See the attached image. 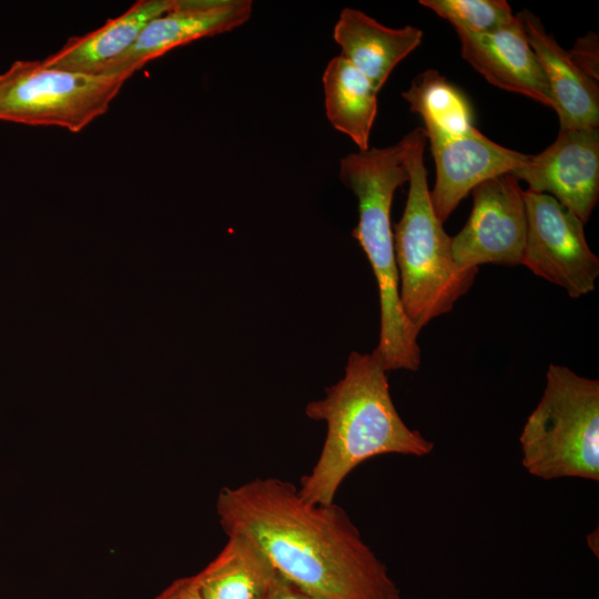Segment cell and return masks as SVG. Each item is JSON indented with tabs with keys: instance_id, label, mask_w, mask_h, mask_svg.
<instances>
[{
	"instance_id": "9c48e42d",
	"label": "cell",
	"mask_w": 599,
	"mask_h": 599,
	"mask_svg": "<svg viewBox=\"0 0 599 599\" xmlns=\"http://www.w3.org/2000/svg\"><path fill=\"white\" fill-rule=\"evenodd\" d=\"M528 191L552 196L588 221L599 196L598 128L560 129L545 151L528 155L511 173Z\"/></svg>"
},
{
	"instance_id": "9a60e30c",
	"label": "cell",
	"mask_w": 599,
	"mask_h": 599,
	"mask_svg": "<svg viewBox=\"0 0 599 599\" xmlns=\"http://www.w3.org/2000/svg\"><path fill=\"white\" fill-rule=\"evenodd\" d=\"M175 0H139L125 12L101 28L70 39L43 62L70 72L100 74L112 61L128 51L144 27L169 10Z\"/></svg>"
},
{
	"instance_id": "7402d4cb",
	"label": "cell",
	"mask_w": 599,
	"mask_h": 599,
	"mask_svg": "<svg viewBox=\"0 0 599 599\" xmlns=\"http://www.w3.org/2000/svg\"><path fill=\"white\" fill-rule=\"evenodd\" d=\"M266 599H328L312 595L288 581L276 572L271 590Z\"/></svg>"
},
{
	"instance_id": "5b68a950",
	"label": "cell",
	"mask_w": 599,
	"mask_h": 599,
	"mask_svg": "<svg viewBox=\"0 0 599 599\" xmlns=\"http://www.w3.org/2000/svg\"><path fill=\"white\" fill-rule=\"evenodd\" d=\"M521 463L538 478L599 480V380L550 364L540 402L519 437Z\"/></svg>"
},
{
	"instance_id": "ffe728a7",
	"label": "cell",
	"mask_w": 599,
	"mask_h": 599,
	"mask_svg": "<svg viewBox=\"0 0 599 599\" xmlns=\"http://www.w3.org/2000/svg\"><path fill=\"white\" fill-rule=\"evenodd\" d=\"M569 55L588 77L598 81V38L592 32L576 41Z\"/></svg>"
},
{
	"instance_id": "44dd1931",
	"label": "cell",
	"mask_w": 599,
	"mask_h": 599,
	"mask_svg": "<svg viewBox=\"0 0 599 599\" xmlns=\"http://www.w3.org/2000/svg\"><path fill=\"white\" fill-rule=\"evenodd\" d=\"M155 599H204L196 576L176 579Z\"/></svg>"
},
{
	"instance_id": "d6986e66",
	"label": "cell",
	"mask_w": 599,
	"mask_h": 599,
	"mask_svg": "<svg viewBox=\"0 0 599 599\" xmlns=\"http://www.w3.org/2000/svg\"><path fill=\"white\" fill-rule=\"evenodd\" d=\"M419 3L448 20L456 31L477 34L494 32L515 18L504 0H420Z\"/></svg>"
},
{
	"instance_id": "6da1fadb",
	"label": "cell",
	"mask_w": 599,
	"mask_h": 599,
	"mask_svg": "<svg viewBox=\"0 0 599 599\" xmlns=\"http://www.w3.org/2000/svg\"><path fill=\"white\" fill-rule=\"evenodd\" d=\"M225 531L250 537L276 571L296 587L328 599H403L385 564L335 501L305 500L278 478L224 487L216 500Z\"/></svg>"
},
{
	"instance_id": "5bb4252c",
	"label": "cell",
	"mask_w": 599,
	"mask_h": 599,
	"mask_svg": "<svg viewBox=\"0 0 599 599\" xmlns=\"http://www.w3.org/2000/svg\"><path fill=\"white\" fill-rule=\"evenodd\" d=\"M333 35L341 55L379 91L394 68L420 44L423 31L412 26L388 28L359 10L345 8Z\"/></svg>"
},
{
	"instance_id": "7c38bea8",
	"label": "cell",
	"mask_w": 599,
	"mask_h": 599,
	"mask_svg": "<svg viewBox=\"0 0 599 599\" xmlns=\"http://www.w3.org/2000/svg\"><path fill=\"white\" fill-rule=\"evenodd\" d=\"M463 58L491 84L554 109V99L517 16L490 33L457 31Z\"/></svg>"
},
{
	"instance_id": "30bf717a",
	"label": "cell",
	"mask_w": 599,
	"mask_h": 599,
	"mask_svg": "<svg viewBox=\"0 0 599 599\" xmlns=\"http://www.w3.org/2000/svg\"><path fill=\"white\" fill-rule=\"evenodd\" d=\"M252 7L251 0H175L169 10L152 19L134 44L100 74L128 80L148 62L177 47L242 26L250 19Z\"/></svg>"
},
{
	"instance_id": "ba28073f",
	"label": "cell",
	"mask_w": 599,
	"mask_h": 599,
	"mask_svg": "<svg viewBox=\"0 0 599 599\" xmlns=\"http://www.w3.org/2000/svg\"><path fill=\"white\" fill-rule=\"evenodd\" d=\"M471 192L469 219L451 237L455 262L465 270L483 264H521L527 219L518 180L505 173L481 182Z\"/></svg>"
},
{
	"instance_id": "2e32d148",
	"label": "cell",
	"mask_w": 599,
	"mask_h": 599,
	"mask_svg": "<svg viewBox=\"0 0 599 599\" xmlns=\"http://www.w3.org/2000/svg\"><path fill=\"white\" fill-rule=\"evenodd\" d=\"M220 554L196 579L204 599H266L276 569L246 535L230 532Z\"/></svg>"
},
{
	"instance_id": "ac0fdd59",
	"label": "cell",
	"mask_w": 599,
	"mask_h": 599,
	"mask_svg": "<svg viewBox=\"0 0 599 599\" xmlns=\"http://www.w3.org/2000/svg\"><path fill=\"white\" fill-rule=\"evenodd\" d=\"M402 95L410 111L423 118L427 139L454 136L474 128L468 100L436 70L418 74Z\"/></svg>"
},
{
	"instance_id": "7a4b0ae2",
	"label": "cell",
	"mask_w": 599,
	"mask_h": 599,
	"mask_svg": "<svg viewBox=\"0 0 599 599\" xmlns=\"http://www.w3.org/2000/svg\"><path fill=\"white\" fill-rule=\"evenodd\" d=\"M384 359L352 352L345 373L325 389V397L306 405L307 417L325 422L326 437L311 473L301 478L300 495L315 504H332L345 478L362 463L385 454L423 457L433 441L410 429L389 392Z\"/></svg>"
},
{
	"instance_id": "3957f363",
	"label": "cell",
	"mask_w": 599,
	"mask_h": 599,
	"mask_svg": "<svg viewBox=\"0 0 599 599\" xmlns=\"http://www.w3.org/2000/svg\"><path fill=\"white\" fill-rule=\"evenodd\" d=\"M419 128L398 143L349 153L341 160L339 177L358 200L353 231L373 268L379 293L380 326L376 349L386 372L417 370L419 331L406 317L399 300L390 210L397 187L409 181V156Z\"/></svg>"
},
{
	"instance_id": "8992f818",
	"label": "cell",
	"mask_w": 599,
	"mask_h": 599,
	"mask_svg": "<svg viewBox=\"0 0 599 599\" xmlns=\"http://www.w3.org/2000/svg\"><path fill=\"white\" fill-rule=\"evenodd\" d=\"M125 79L18 60L0 74V120L80 132L103 115Z\"/></svg>"
},
{
	"instance_id": "8fae6325",
	"label": "cell",
	"mask_w": 599,
	"mask_h": 599,
	"mask_svg": "<svg viewBox=\"0 0 599 599\" xmlns=\"http://www.w3.org/2000/svg\"><path fill=\"white\" fill-rule=\"evenodd\" d=\"M436 166L430 200L440 222L481 182L511 173L528 155L504 148L475 126L454 136L428 138Z\"/></svg>"
},
{
	"instance_id": "e0dca14e",
	"label": "cell",
	"mask_w": 599,
	"mask_h": 599,
	"mask_svg": "<svg viewBox=\"0 0 599 599\" xmlns=\"http://www.w3.org/2000/svg\"><path fill=\"white\" fill-rule=\"evenodd\" d=\"M325 112L337 131L348 135L359 151L368 141L377 113V90L342 55L334 57L323 73Z\"/></svg>"
},
{
	"instance_id": "52a82bcc",
	"label": "cell",
	"mask_w": 599,
	"mask_h": 599,
	"mask_svg": "<svg viewBox=\"0 0 599 599\" xmlns=\"http://www.w3.org/2000/svg\"><path fill=\"white\" fill-rule=\"evenodd\" d=\"M527 219L521 264L571 298L592 292L599 258L590 250L583 222L548 194L524 191Z\"/></svg>"
},
{
	"instance_id": "4fadbf2b",
	"label": "cell",
	"mask_w": 599,
	"mask_h": 599,
	"mask_svg": "<svg viewBox=\"0 0 599 599\" xmlns=\"http://www.w3.org/2000/svg\"><path fill=\"white\" fill-rule=\"evenodd\" d=\"M516 16L549 84L560 129L598 128V81L577 67L534 13L524 10Z\"/></svg>"
},
{
	"instance_id": "277c9868",
	"label": "cell",
	"mask_w": 599,
	"mask_h": 599,
	"mask_svg": "<svg viewBox=\"0 0 599 599\" xmlns=\"http://www.w3.org/2000/svg\"><path fill=\"white\" fill-rule=\"evenodd\" d=\"M426 139L424 128H419L409 156L406 205L393 233L402 308L419 332L453 309L478 272L455 262L451 237L435 214L424 164Z\"/></svg>"
}]
</instances>
